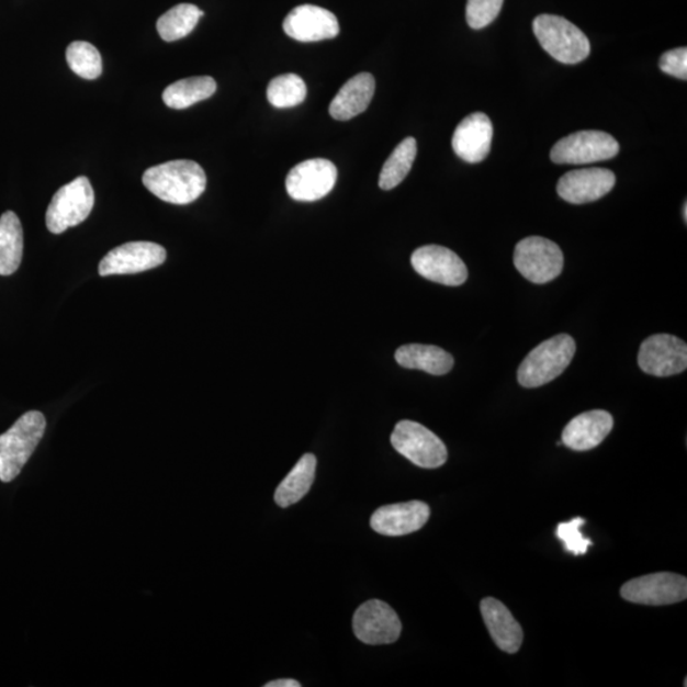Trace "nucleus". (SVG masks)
<instances>
[{
	"instance_id": "a211bd4d",
	"label": "nucleus",
	"mask_w": 687,
	"mask_h": 687,
	"mask_svg": "<svg viewBox=\"0 0 687 687\" xmlns=\"http://www.w3.org/2000/svg\"><path fill=\"white\" fill-rule=\"evenodd\" d=\"M493 139V124L483 113L466 116L458 125L452 138V147L463 161L478 164L489 155Z\"/></svg>"
},
{
	"instance_id": "2eb2a0df",
	"label": "nucleus",
	"mask_w": 687,
	"mask_h": 687,
	"mask_svg": "<svg viewBox=\"0 0 687 687\" xmlns=\"http://www.w3.org/2000/svg\"><path fill=\"white\" fill-rule=\"evenodd\" d=\"M284 32L301 43H317L337 37L340 32L337 15L325 8L303 4L286 15Z\"/></svg>"
},
{
	"instance_id": "4be33fe9",
	"label": "nucleus",
	"mask_w": 687,
	"mask_h": 687,
	"mask_svg": "<svg viewBox=\"0 0 687 687\" xmlns=\"http://www.w3.org/2000/svg\"><path fill=\"white\" fill-rule=\"evenodd\" d=\"M395 359L407 370L425 371L443 375L453 369V357L442 348L425 344H407L396 350Z\"/></svg>"
},
{
	"instance_id": "c85d7f7f",
	"label": "nucleus",
	"mask_w": 687,
	"mask_h": 687,
	"mask_svg": "<svg viewBox=\"0 0 687 687\" xmlns=\"http://www.w3.org/2000/svg\"><path fill=\"white\" fill-rule=\"evenodd\" d=\"M67 61L69 68L81 78L95 79L102 75L101 54L90 43H71L67 49Z\"/></svg>"
},
{
	"instance_id": "9b49d317",
	"label": "nucleus",
	"mask_w": 687,
	"mask_h": 687,
	"mask_svg": "<svg viewBox=\"0 0 687 687\" xmlns=\"http://www.w3.org/2000/svg\"><path fill=\"white\" fill-rule=\"evenodd\" d=\"M638 364L646 374L669 378L687 369V346L669 334L652 335L639 349Z\"/></svg>"
},
{
	"instance_id": "7ed1b4c3",
	"label": "nucleus",
	"mask_w": 687,
	"mask_h": 687,
	"mask_svg": "<svg viewBox=\"0 0 687 687\" xmlns=\"http://www.w3.org/2000/svg\"><path fill=\"white\" fill-rule=\"evenodd\" d=\"M575 350L577 346L568 334H559L541 342L519 365L517 374L519 385L537 388L554 381L568 369Z\"/></svg>"
},
{
	"instance_id": "ddd939ff",
	"label": "nucleus",
	"mask_w": 687,
	"mask_h": 687,
	"mask_svg": "<svg viewBox=\"0 0 687 687\" xmlns=\"http://www.w3.org/2000/svg\"><path fill=\"white\" fill-rule=\"evenodd\" d=\"M167 258L165 247L154 243H127L111 250L100 262L101 277L138 274L161 267Z\"/></svg>"
},
{
	"instance_id": "c756f323",
	"label": "nucleus",
	"mask_w": 687,
	"mask_h": 687,
	"mask_svg": "<svg viewBox=\"0 0 687 687\" xmlns=\"http://www.w3.org/2000/svg\"><path fill=\"white\" fill-rule=\"evenodd\" d=\"M585 523V518L577 517L558 525L556 538L564 542L565 550L575 556L585 555L588 548L593 547V541L582 534V526Z\"/></svg>"
},
{
	"instance_id": "f257e3e1",
	"label": "nucleus",
	"mask_w": 687,
	"mask_h": 687,
	"mask_svg": "<svg viewBox=\"0 0 687 687\" xmlns=\"http://www.w3.org/2000/svg\"><path fill=\"white\" fill-rule=\"evenodd\" d=\"M143 183L161 201L187 205L204 193L206 174L201 165L189 159H178L150 167L143 174Z\"/></svg>"
},
{
	"instance_id": "39448f33",
	"label": "nucleus",
	"mask_w": 687,
	"mask_h": 687,
	"mask_svg": "<svg viewBox=\"0 0 687 687\" xmlns=\"http://www.w3.org/2000/svg\"><path fill=\"white\" fill-rule=\"evenodd\" d=\"M94 193L90 180L81 176L60 188L53 196L46 212V227L60 235L71 227L81 225L91 214Z\"/></svg>"
},
{
	"instance_id": "2f4dec72",
	"label": "nucleus",
	"mask_w": 687,
	"mask_h": 687,
	"mask_svg": "<svg viewBox=\"0 0 687 687\" xmlns=\"http://www.w3.org/2000/svg\"><path fill=\"white\" fill-rule=\"evenodd\" d=\"M660 68L663 74L676 77L686 81L687 79V49L678 47V49L669 50L662 55Z\"/></svg>"
},
{
	"instance_id": "423d86ee",
	"label": "nucleus",
	"mask_w": 687,
	"mask_h": 687,
	"mask_svg": "<svg viewBox=\"0 0 687 687\" xmlns=\"http://www.w3.org/2000/svg\"><path fill=\"white\" fill-rule=\"evenodd\" d=\"M391 444L414 465L421 469H438L444 465L449 452L442 439L417 421L397 423Z\"/></svg>"
},
{
	"instance_id": "bb28decb",
	"label": "nucleus",
	"mask_w": 687,
	"mask_h": 687,
	"mask_svg": "<svg viewBox=\"0 0 687 687\" xmlns=\"http://www.w3.org/2000/svg\"><path fill=\"white\" fill-rule=\"evenodd\" d=\"M417 151V140L412 137L398 144L382 167L379 181L382 190H393L401 185L412 170Z\"/></svg>"
},
{
	"instance_id": "5701e85b",
	"label": "nucleus",
	"mask_w": 687,
	"mask_h": 687,
	"mask_svg": "<svg viewBox=\"0 0 687 687\" xmlns=\"http://www.w3.org/2000/svg\"><path fill=\"white\" fill-rule=\"evenodd\" d=\"M316 466L317 460L313 453L301 458L278 486L274 498L279 507H291L305 497L315 482Z\"/></svg>"
},
{
	"instance_id": "6e6552de",
	"label": "nucleus",
	"mask_w": 687,
	"mask_h": 687,
	"mask_svg": "<svg viewBox=\"0 0 687 687\" xmlns=\"http://www.w3.org/2000/svg\"><path fill=\"white\" fill-rule=\"evenodd\" d=\"M619 143L610 134L583 131L559 140L551 149V161L558 165H588L618 156Z\"/></svg>"
},
{
	"instance_id": "7c9ffc66",
	"label": "nucleus",
	"mask_w": 687,
	"mask_h": 687,
	"mask_svg": "<svg viewBox=\"0 0 687 687\" xmlns=\"http://www.w3.org/2000/svg\"><path fill=\"white\" fill-rule=\"evenodd\" d=\"M505 0H468L466 21L469 26L481 30L498 18Z\"/></svg>"
},
{
	"instance_id": "f3484780",
	"label": "nucleus",
	"mask_w": 687,
	"mask_h": 687,
	"mask_svg": "<svg viewBox=\"0 0 687 687\" xmlns=\"http://www.w3.org/2000/svg\"><path fill=\"white\" fill-rule=\"evenodd\" d=\"M430 508L425 502L412 500L381 507L371 518V527L383 537H405L425 527Z\"/></svg>"
},
{
	"instance_id": "20e7f679",
	"label": "nucleus",
	"mask_w": 687,
	"mask_h": 687,
	"mask_svg": "<svg viewBox=\"0 0 687 687\" xmlns=\"http://www.w3.org/2000/svg\"><path fill=\"white\" fill-rule=\"evenodd\" d=\"M532 29L542 49L555 60L573 66L588 58L590 44L585 32L561 15L540 14Z\"/></svg>"
},
{
	"instance_id": "1a4fd4ad",
	"label": "nucleus",
	"mask_w": 687,
	"mask_h": 687,
	"mask_svg": "<svg viewBox=\"0 0 687 687\" xmlns=\"http://www.w3.org/2000/svg\"><path fill=\"white\" fill-rule=\"evenodd\" d=\"M624 600L638 605L666 606L683 602L687 597L684 575L662 572L630 579L620 589Z\"/></svg>"
},
{
	"instance_id": "cd10ccee",
	"label": "nucleus",
	"mask_w": 687,
	"mask_h": 687,
	"mask_svg": "<svg viewBox=\"0 0 687 687\" xmlns=\"http://www.w3.org/2000/svg\"><path fill=\"white\" fill-rule=\"evenodd\" d=\"M268 100L277 109H290L306 100L307 87L297 75H283L268 86Z\"/></svg>"
},
{
	"instance_id": "6ab92c4d",
	"label": "nucleus",
	"mask_w": 687,
	"mask_h": 687,
	"mask_svg": "<svg viewBox=\"0 0 687 687\" xmlns=\"http://www.w3.org/2000/svg\"><path fill=\"white\" fill-rule=\"evenodd\" d=\"M613 428V418L605 410L579 414L563 430L562 443L573 451H589L600 446Z\"/></svg>"
},
{
	"instance_id": "a878e982",
	"label": "nucleus",
	"mask_w": 687,
	"mask_h": 687,
	"mask_svg": "<svg viewBox=\"0 0 687 687\" xmlns=\"http://www.w3.org/2000/svg\"><path fill=\"white\" fill-rule=\"evenodd\" d=\"M203 15L204 12L194 4L174 5L157 21L158 34L167 43L178 42L193 32Z\"/></svg>"
},
{
	"instance_id": "9d476101",
	"label": "nucleus",
	"mask_w": 687,
	"mask_h": 687,
	"mask_svg": "<svg viewBox=\"0 0 687 687\" xmlns=\"http://www.w3.org/2000/svg\"><path fill=\"white\" fill-rule=\"evenodd\" d=\"M338 170L324 158L308 159L291 170L286 176V193L293 201L317 202L331 193L337 183Z\"/></svg>"
},
{
	"instance_id": "412c9836",
	"label": "nucleus",
	"mask_w": 687,
	"mask_h": 687,
	"mask_svg": "<svg viewBox=\"0 0 687 687\" xmlns=\"http://www.w3.org/2000/svg\"><path fill=\"white\" fill-rule=\"evenodd\" d=\"M375 91L374 77L370 74L357 75L340 88L330 103V115L339 122H347L369 109Z\"/></svg>"
},
{
	"instance_id": "473e14b6",
	"label": "nucleus",
	"mask_w": 687,
	"mask_h": 687,
	"mask_svg": "<svg viewBox=\"0 0 687 687\" xmlns=\"http://www.w3.org/2000/svg\"><path fill=\"white\" fill-rule=\"evenodd\" d=\"M299 682L292 680V678H283V680H275L266 684V687H301Z\"/></svg>"
},
{
	"instance_id": "f03ea898",
	"label": "nucleus",
	"mask_w": 687,
	"mask_h": 687,
	"mask_svg": "<svg viewBox=\"0 0 687 687\" xmlns=\"http://www.w3.org/2000/svg\"><path fill=\"white\" fill-rule=\"evenodd\" d=\"M45 429L43 413L29 412L0 436V482L10 483L21 474L42 441Z\"/></svg>"
},
{
	"instance_id": "dca6fc26",
	"label": "nucleus",
	"mask_w": 687,
	"mask_h": 687,
	"mask_svg": "<svg viewBox=\"0 0 687 687\" xmlns=\"http://www.w3.org/2000/svg\"><path fill=\"white\" fill-rule=\"evenodd\" d=\"M617 182V176L610 170L583 169L565 173L558 182V194L571 204H586L598 201L609 194Z\"/></svg>"
},
{
	"instance_id": "b1692460",
	"label": "nucleus",
	"mask_w": 687,
	"mask_h": 687,
	"mask_svg": "<svg viewBox=\"0 0 687 687\" xmlns=\"http://www.w3.org/2000/svg\"><path fill=\"white\" fill-rule=\"evenodd\" d=\"M23 257V229L18 214L5 212L0 217V275L15 273Z\"/></svg>"
},
{
	"instance_id": "393cba45",
	"label": "nucleus",
	"mask_w": 687,
	"mask_h": 687,
	"mask_svg": "<svg viewBox=\"0 0 687 687\" xmlns=\"http://www.w3.org/2000/svg\"><path fill=\"white\" fill-rule=\"evenodd\" d=\"M215 91L217 82L212 77H190L167 87L162 99L167 106L183 110L211 99Z\"/></svg>"
},
{
	"instance_id": "4468645a",
	"label": "nucleus",
	"mask_w": 687,
	"mask_h": 687,
	"mask_svg": "<svg viewBox=\"0 0 687 687\" xmlns=\"http://www.w3.org/2000/svg\"><path fill=\"white\" fill-rule=\"evenodd\" d=\"M412 266L428 281L449 286L462 285L469 277L465 262L459 255L438 245L423 246L415 250L412 255Z\"/></svg>"
},
{
	"instance_id": "72a5a7b5",
	"label": "nucleus",
	"mask_w": 687,
	"mask_h": 687,
	"mask_svg": "<svg viewBox=\"0 0 687 687\" xmlns=\"http://www.w3.org/2000/svg\"><path fill=\"white\" fill-rule=\"evenodd\" d=\"M684 219L687 222V203L684 204Z\"/></svg>"
},
{
	"instance_id": "aec40b11",
	"label": "nucleus",
	"mask_w": 687,
	"mask_h": 687,
	"mask_svg": "<svg viewBox=\"0 0 687 687\" xmlns=\"http://www.w3.org/2000/svg\"><path fill=\"white\" fill-rule=\"evenodd\" d=\"M483 619L498 649L506 653H517L523 642V631L505 604L486 597L481 604Z\"/></svg>"
},
{
	"instance_id": "0eeeda50",
	"label": "nucleus",
	"mask_w": 687,
	"mask_h": 687,
	"mask_svg": "<svg viewBox=\"0 0 687 687\" xmlns=\"http://www.w3.org/2000/svg\"><path fill=\"white\" fill-rule=\"evenodd\" d=\"M515 267L527 281L545 284L562 274L564 257L561 247L539 236L519 241L515 250Z\"/></svg>"
},
{
	"instance_id": "f8f14e48",
	"label": "nucleus",
	"mask_w": 687,
	"mask_h": 687,
	"mask_svg": "<svg viewBox=\"0 0 687 687\" xmlns=\"http://www.w3.org/2000/svg\"><path fill=\"white\" fill-rule=\"evenodd\" d=\"M353 630L359 641L382 645L395 643L401 638L403 626L393 607L380 600H371L358 607Z\"/></svg>"
}]
</instances>
